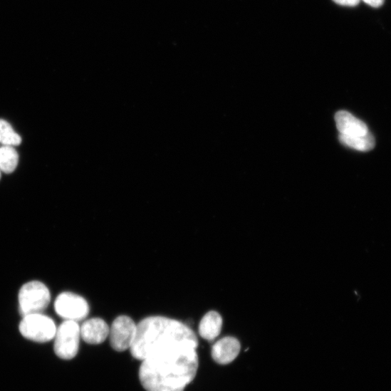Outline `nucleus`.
I'll use <instances>...</instances> for the list:
<instances>
[{"label":"nucleus","instance_id":"obj_1","mask_svg":"<svg viewBox=\"0 0 391 391\" xmlns=\"http://www.w3.org/2000/svg\"><path fill=\"white\" fill-rule=\"evenodd\" d=\"M198 339L183 323L162 316L144 319L130 348L142 362L140 380L147 391H184L196 377Z\"/></svg>","mask_w":391,"mask_h":391},{"label":"nucleus","instance_id":"obj_2","mask_svg":"<svg viewBox=\"0 0 391 391\" xmlns=\"http://www.w3.org/2000/svg\"><path fill=\"white\" fill-rule=\"evenodd\" d=\"M51 300L48 288L43 283L33 281L24 284L19 293V311L24 317L30 314L42 313Z\"/></svg>","mask_w":391,"mask_h":391},{"label":"nucleus","instance_id":"obj_3","mask_svg":"<svg viewBox=\"0 0 391 391\" xmlns=\"http://www.w3.org/2000/svg\"><path fill=\"white\" fill-rule=\"evenodd\" d=\"M21 335L32 341L46 343L54 339L57 327L50 317L42 313L23 317L19 325Z\"/></svg>","mask_w":391,"mask_h":391},{"label":"nucleus","instance_id":"obj_4","mask_svg":"<svg viewBox=\"0 0 391 391\" xmlns=\"http://www.w3.org/2000/svg\"><path fill=\"white\" fill-rule=\"evenodd\" d=\"M80 338L78 323L65 320L57 328L54 338V351L56 355L62 360L73 359L78 354Z\"/></svg>","mask_w":391,"mask_h":391},{"label":"nucleus","instance_id":"obj_5","mask_svg":"<svg viewBox=\"0 0 391 391\" xmlns=\"http://www.w3.org/2000/svg\"><path fill=\"white\" fill-rule=\"evenodd\" d=\"M55 310L65 320L78 323L88 316L90 306L82 296L72 292H63L55 301Z\"/></svg>","mask_w":391,"mask_h":391},{"label":"nucleus","instance_id":"obj_6","mask_svg":"<svg viewBox=\"0 0 391 391\" xmlns=\"http://www.w3.org/2000/svg\"><path fill=\"white\" fill-rule=\"evenodd\" d=\"M137 333V325L132 318L125 316L118 317L110 328L109 337L113 349L119 353L130 350Z\"/></svg>","mask_w":391,"mask_h":391},{"label":"nucleus","instance_id":"obj_7","mask_svg":"<svg viewBox=\"0 0 391 391\" xmlns=\"http://www.w3.org/2000/svg\"><path fill=\"white\" fill-rule=\"evenodd\" d=\"M241 351L240 342L234 337H225L212 346V357L219 365L231 363L239 356Z\"/></svg>","mask_w":391,"mask_h":391},{"label":"nucleus","instance_id":"obj_8","mask_svg":"<svg viewBox=\"0 0 391 391\" xmlns=\"http://www.w3.org/2000/svg\"><path fill=\"white\" fill-rule=\"evenodd\" d=\"M335 119L340 135L365 136L370 133L367 125L350 113L339 111L336 113Z\"/></svg>","mask_w":391,"mask_h":391},{"label":"nucleus","instance_id":"obj_9","mask_svg":"<svg viewBox=\"0 0 391 391\" xmlns=\"http://www.w3.org/2000/svg\"><path fill=\"white\" fill-rule=\"evenodd\" d=\"M80 337L87 343L97 345L103 343L109 336L110 328L101 318L85 321L80 327Z\"/></svg>","mask_w":391,"mask_h":391},{"label":"nucleus","instance_id":"obj_10","mask_svg":"<svg viewBox=\"0 0 391 391\" xmlns=\"http://www.w3.org/2000/svg\"><path fill=\"white\" fill-rule=\"evenodd\" d=\"M223 319L219 313L211 311L202 319L199 333L204 339L212 341L221 334Z\"/></svg>","mask_w":391,"mask_h":391},{"label":"nucleus","instance_id":"obj_11","mask_svg":"<svg viewBox=\"0 0 391 391\" xmlns=\"http://www.w3.org/2000/svg\"><path fill=\"white\" fill-rule=\"evenodd\" d=\"M340 142L345 146L362 152L372 150L375 145L373 136L369 133L365 136H346L339 135Z\"/></svg>","mask_w":391,"mask_h":391},{"label":"nucleus","instance_id":"obj_12","mask_svg":"<svg viewBox=\"0 0 391 391\" xmlns=\"http://www.w3.org/2000/svg\"><path fill=\"white\" fill-rule=\"evenodd\" d=\"M19 163V154L12 146L0 148V170L6 173L13 172Z\"/></svg>","mask_w":391,"mask_h":391},{"label":"nucleus","instance_id":"obj_13","mask_svg":"<svg viewBox=\"0 0 391 391\" xmlns=\"http://www.w3.org/2000/svg\"><path fill=\"white\" fill-rule=\"evenodd\" d=\"M0 143L6 146H18L21 143V137L14 132L11 124L0 119Z\"/></svg>","mask_w":391,"mask_h":391},{"label":"nucleus","instance_id":"obj_14","mask_svg":"<svg viewBox=\"0 0 391 391\" xmlns=\"http://www.w3.org/2000/svg\"><path fill=\"white\" fill-rule=\"evenodd\" d=\"M333 1L342 6L355 7L360 4V0H333Z\"/></svg>","mask_w":391,"mask_h":391},{"label":"nucleus","instance_id":"obj_15","mask_svg":"<svg viewBox=\"0 0 391 391\" xmlns=\"http://www.w3.org/2000/svg\"><path fill=\"white\" fill-rule=\"evenodd\" d=\"M363 1L373 8H379L384 4V0H363Z\"/></svg>","mask_w":391,"mask_h":391},{"label":"nucleus","instance_id":"obj_16","mask_svg":"<svg viewBox=\"0 0 391 391\" xmlns=\"http://www.w3.org/2000/svg\"><path fill=\"white\" fill-rule=\"evenodd\" d=\"M0 179H1V170H0Z\"/></svg>","mask_w":391,"mask_h":391}]
</instances>
